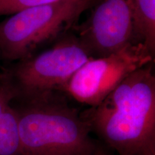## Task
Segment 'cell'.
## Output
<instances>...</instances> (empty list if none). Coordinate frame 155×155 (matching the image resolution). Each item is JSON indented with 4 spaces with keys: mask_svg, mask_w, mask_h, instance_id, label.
Returning a JSON list of instances; mask_svg holds the SVG:
<instances>
[{
    "mask_svg": "<svg viewBox=\"0 0 155 155\" xmlns=\"http://www.w3.org/2000/svg\"><path fill=\"white\" fill-rule=\"evenodd\" d=\"M118 155H155V75L152 63L131 73L101 104L81 113Z\"/></svg>",
    "mask_w": 155,
    "mask_h": 155,
    "instance_id": "cell-1",
    "label": "cell"
},
{
    "mask_svg": "<svg viewBox=\"0 0 155 155\" xmlns=\"http://www.w3.org/2000/svg\"><path fill=\"white\" fill-rule=\"evenodd\" d=\"M63 94L13 99L21 155H98L106 147L95 139L86 121Z\"/></svg>",
    "mask_w": 155,
    "mask_h": 155,
    "instance_id": "cell-2",
    "label": "cell"
},
{
    "mask_svg": "<svg viewBox=\"0 0 155 155\" xmlns=\"http://www.w3.org/2000/svg\"><path fill=\"white\" fill-rule=\"evenodd\" d=\"M95 0H63L29 7L0 22L1 59L15 63L38 53L73 30Z\"/></svg>",
    "mask_w": 155,
    "mask_h": 155,
    "instance_id": "cell-3",
    "label": "cell"
},
{
    "mask_svg": "<svg viewBox=\"0 0 155 155\" xmlns=\"http://www.w3.org/2000/svg\"><path fill=\"white\" fill-rule=\"evenodd\" d=\"M92 58L71 30L50 48L2 69L14 89L15 99H36L64 94L73 74Z\"/></svg>",
    "mask_w": 155,
    "mask_h": 155,
    "instance_id": "cell-4",
    "label": "cell"
},
{
    "mask_svg": "<svg viewBox=\"0 0 155 155\" xmlns=\"http://www.w3.org/2000/svg\"><path fill=\"white\" fill-rule=\"evenodd\" d=\"M154 61V56L145 46L130 43L119 51L85 63L70 79L64 94L94 107L131 73Z\"/></svg>",
    "mask_w": 155,
    "mask_h": 155,
    "instance_id": "cell-5",
    "label": "cell"
},
{
    "mask_svg": "<svg viewBox=\"0 0 155 155\" xmlns=\"http://www.w3.org/2000/svg\"><path fill=\"white\" fill-rule=\"evenodd\" d=\"M132 0H95L84 22L73 27L79 41L94 58L108 55L131 43Z\"/></svg>",
    "mask_w": 155,
    "mask_h": 155,
    "instance_id": "cell-6",
    "label": "cell"
},
{
    "mask_svg": "<svg viewBox=\"0 0 155 155\" xmlns=\"http://www.w3.org/2000/svg\"><path fill=\"white\" fill-rule=\"evenodd\" d=\"M15 94L0 70V155H21L16 111L12 106Z\"/></svg>",
    "mask_w": 155,
    "mask_h": 155,
    "instance_id": "cell-7",
    "label": "cell"
},
{
    "mask_svg": "<svg viewBox=\"0 0 155 155\" xmlns=\"http://www.w3.org/2000/svg\"><path fill=\"white\" fill-rule=\"evenodd\" d=\"M131 43L145 46L155 55V0H132Z\"/></svg>",
    "mask_w": 155,
    "mask_h": 155,
    "instance_id": "cell-8",
    "label": "cell"
},
{
    "mask_svg": "<svg viewBox=\"0 0 155 155\" xmlns=\"http://www.w3.org/2000/svg\"><path fill=\"white\" fill-rule=\"evenodd\" d=\"M63 0H0V17L12 15L29 7L50 5Z\"/></svg>",
    "mask_w": 155,
    "mask_h": 155,
    "instance_id": "cell-9",
    "label": "cell"
},
{
    "mask_svg": "<svg viewBox=\"0 0 155 155\" xmlns=\"http://www.w3.org/2000/svg\"><path fill=\"white\" fill-rule=\"evenodd\" d=\"M98 155H111V154H108V152H106V150L105 152H104L101 153V154H99Z\"/></svg>",
    "mask_w": 155,
    "mask_h": 155,
    "instance_id": "cell-10",
    "label": "cell"
},
{
    "mask_svg": "<svg viewBox=\"0 0 155 155\" xmlns=\"http://www.w3.org/2000/svg\"><path fill=\"white\" fill-rule=\"evenodd\" d=\"M0 60H2V59H1V55H0Z\"/></svg>",
    "mask_w": 155,
    "mask_h": 155,
    "instance_id": "cell-11",
    "label": "cell"
}]
</instances>
